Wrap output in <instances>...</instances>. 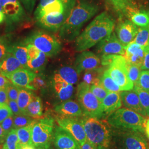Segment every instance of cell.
I'll use <instances>...</instances> for the list:
<instances>
[{"label":"cell","mask_w":149,"mask_h":149,"mask_svg":"<svg viewBox=\"0 0 149 149\" xmlns=\"http://www.w3.org/2000/svg\"><path fill=\"white\" fill-rule=\"evenodd\" d=\"M145 55V47L132 42L125 47L124 58L128 64H133L141 68Z\"/></svg>","instance_id":"cell-23"},{"label":"cell","mask_w":149,"mask_h":149,"mask_svg":"<svg viewBox=\"0 0 149 149\" xmlns=\"http://www.w3.org/2000/svg\"><path fill=\"white\" fill-rule=\"evenodd\" d=\"M52 84L56 95L59 100L65 101L70 99L73 95L74 88L71 85L61 79L57 74H54Z\"/></svg>","instance_id":"cell-21"},{"label":"cell","mask_w":149,"mask_h":149,"mask_svg":"<svg viewBox=\"0 0 149 149\" xmlns=\"http://www.w3.org/2000/svg\"><path fill=\"white\" fill-rule=\"evenodd\" d=\"M80 148L81 149H98L97 146L95 144L91 143L88 140H86L84 144L80 145Z\"/></svg>","instance_id":"cell-51"},{"label":"cell","mask_w":149,"mask_h":149,"mask_svg":"<svg viewBox=\"0 0 149 149\" xmlns=\"http://www.w3.org/2000/svg\"><path fill=\"white\" fill-rule=\"evenodd\" d=\"M5 89L8 99L17 101L19 95V87L13 85L11 82L6 87Z\"/></svg>","instance_id":"cell-42"},{"label":"cell","mask_w":149,"mask_h":149,"mask_svg":"<svg viewBox=\"0 0 149 149\" xmlns=\"http://www.w3.org/2000/svg\"><path fill=\"white\" fill-rule=\"evenodd\" d=\"M26 115L13 116L14 129L23 128L32 124L35 119Z\"/></svg>","instance_id":"cell-36"},{"label":"cell","mask_w":149,"mask_h":149,"mask_svg":"<svg viewBox=\"0 0 149 149\" xmlns=\"http://www.w3.org/2000/svg\"><path fill=\"white\" fill-rule=\"evenodd\" d=\"M36 74L27 69H21L16 71L6 77L15 85L34 91L32 87V81Z\"/></svg>","instance_id":"cell-18"},{"label":"cell","mask_w":149,"mask_h":149,"mask_svg":"<svg viewBox=\"0 0 149 149\" xmlns=\"http://www.w3.org/2000/svg\"></svg>","instance_id":"cell-62"},{"label":"cell","mask_w":149,"mask_h":149,"mask_svg":"<svg viewBox=\"0 0 149 149\" xmlns=\"http://www.w3.org/2000/svg\"><path fill=\"white\" fill-rule=\"evenodd\" d=\"M16 129H13L7 134L2 149H21Z\"/></svg>","instance_id":"cell-33"},{"label":"cell","mask_w":149,"mask_h":149,"mask_svg":"<svg viewBox=\"0 0 149 149\" xmlns=\"http://www.w3.org/2000/svg\"><path fill=\"white\" fill-rule=\"evenodd\" d=\"M148 47L149 48V43H148Z\"/></svg>","instance_id":"cell-59"},{"label":"cell","mask_w":149,"mask_h":149,"mask_svg":"<svg viewBox=\"0 0 149 149\" xmlns=\"http://www.w3.org/2000/svg\"><path fill=\"white\" fill-rule=\"evenodd\" d=\"M21 149H36L32 145H27L21 146Z\"/></svg>","instance_id":"cell-56"},{"label":"cell","mask_w":149,"mask_h":149,"mask_svg":"<svg viewBox=\"0 0 149 149\" xmlns=\"http://www.w3.org/2000/svg\"><path fill=\"white\" fill-rule=\"evenodd\" d=\"M101 60L95 54L90 51H84L77 56L75 61V69L79 74L84 71L100 67Z\"/></svg>","instance_id":"cell-14"},{"label":"cell","mask_w":149,"mask_h":149,"mask_svg":"<svg viewBox=\"0 0 149 149\" xmlns=\"http://www.w3.org/2000/svg\"><path fill=\"white\" fill-rule=\"evenodd\" d=\"M10 53L19 61L25 69H27L28 49L26 43L23 42L12 44Z\"/></svg>","instance_id":"cell-27"},{"label":"cell","mask_w":149,"mask_h":149,"mask_svg":"<svg viewBox=\"0 0 149 149\" xmlns=\"http://www.w3.org/2000/svg\"><path fill=\"white\" fill-rule=\"evenodd\" d=\"M14 116L8 104L0 106V124L7 118Z\"/></svg>","instance_id":"cell-44"},{"label":"cell","mask_w":149,"mask_h":149,"mask_svg":"<svg viewBox=\"0 0 149 149\" xmlns=\"http://www.w3.org/2000/svg\"><path fill=\"white\" fill-rule=\"evenodd\" d=\"M81 121L85 131L87 140L97 147H108L111 140V133L105 123L99 118L87 116Z\"/></svg>","instance_id":"cell-5"},{"label":"cell","mask_w":149,"mask_h":149,"mask_svg":"<svg viewBox=\"0 0 149 149\" xmlns=\"http://www.w3.org/2000/svg\"><path fill=\"white\" fill-rule=\"evenodd\" d=\"M98 149H106L107 148H104V147H101V146H98L97 147Z\"/></svg>","instance_id":"cell-57"},{"label":"cell","mask_w":149,"mask_h":149,"mask_svg":"<svg viewBox=\"0 0 149 149\" xmlns=\"http://www.w3.org/2000/svg\"><path fill=\"white\" fill-rule=\"evenodd\" d=\"M122 101L127 108L147 117V114L142 106L137 93L134 90L123 91L120 93Z\"/></svg>","instance_id":"cell-20"},{"label":"cell","mask_w":149,"mask_h":149,"mask_svg":"<svg viewBox=\"0 0 149 149\" xmlns=\"http://www.w3.org/2000/svg\"><path fill=\"white\" fill-rule=\"evenodd\" d=\"M36 120L26 127L16 129L21 146L32 145V128Z\"/></svg>","instance_id":"cell-30"},{"label":"cell","mask_w":149,"mask_h":149,"mask_svg":"<svg viewBox=\"0 0 149 149\" xmlns=\"http://www.w3.org/2000/svg\"><path fill=\"white\" fill-rule=\"evenodd\" d=\"M90 90L93 95L96 96L97 98L101 103L109 92L100 84L91 85Z\"/></svg>","instance_id":"cell-40"},{"label":"cell","mask_w":149,"mask_h":149,"mask_svg":"<svg viewBox=\"0 0 149 149\" xmlns=\"http://www.w3.org/2000/svg\"><path fill=\"white\" fill-rule=\"evenodd\" d=\"M24 42L33 44L48 57L58 55L62 49V45L59 39L53 34L42 30L32 33Z\"/></svg>","instance_id":"cell-7"},{"label":"cell","mask_w":149,"mask_h":149,"mask_svg":"<svg viewBox=\"0 0 149 149\" xmlns=\"http://www.w3.org/2000/svg\"><path fill=\"white\" fill-rule=\"evenodd\" d=\"M104 71L103 69L100 68V67L94 69L86 71L83 77L84 82L90 86L94 84H99L102 75Z\"/></svg>","instance_id":"cell-31"},{"label":"cell","mask_w":149,"mask_h":149,"mask_svg":"<svg viewBox=\"0 0 149 149\" xmlns=\"http://www.w3.org/2000/svg\"><path fill=\"white\" fill-rule=\"evenodd\" d=\"M107 70L121 91L133 90L134 85L128 76L127 63L124 56L115 55Z\"/></svg>","instance_id":"cell-9"},{"label":"cell","mask_w":149,"mask_h":149,"mask_svg":"<svg viewBox=\"0 0 149 149\" xmlns=\"http://www.w3.org/2000/svg\"><path fill=\"white\" fill-rule=\"evenodd\" d=\"M76 0H56L42 8L36 10L34 17L38 25L52 32L60 30L70 16Z\"/></svg>","instance_id":"cell-2"},{"label":"cell","mask_w":149,"mask_h":149,"mask_svg":"<svg viewBox=\"0 0 149 149\" xmlns=\"http://www.w3.org/2000/svg\"><path fill=\"white\" fill-rule=\"evenodd\" d=\"M28 49L27 69L36 74L40 72L47 63V56L31 44H26Z\"/></svg>","instance_id":"cell-13"},{"label":"cell","mask_w":149,"mask_h":149,"mask_svg":"<svg viewBox=\"0 0 149 149\" xmlns=\"http://www.w3.org/2000/svg\"><path fill=\"white\" fill-rule=\"evenodd\" d=\"M134 90L137 93L140 101L146 112L147 116L149 117V92L140 88L136 86H134Z\"/></svg>","instance_id":"cell-35"},{"label":"cell","mask_w":149,"mask_h":149,"mask_svg":"<svg viewBox=\"0 0 149 149\" xmlns=\"http://www.w3.org/2000/svg\"><path fill=\"white\" fill-rule=\"evenodd\" d=\"M115 21L106 12H102L76 38L74 48L76 52H82L94 47L113 32Z\"/></svg>","instance_id":"cell-1"},{"label":"cell","mask_w":149,"mask_h":149,"mask_svg":"<svg viewBox=\"0 0 149 149\" xmlns=\"http://www.w3.org/2000/svg\"><path fill=\"white\" fill-rule=\"evenodd\" d=\"M127 70L128 76L135 85L137 83L140 74V67L135 65L127 63Z\"/></svg>","instance_id":"cell-41"},{"label":"cell","mask_w":149,"mask_h":149,"mask_svg":"<svg viewBox=\"0 0 149 149\" xmlns=\"http://www.w3.org/2000/svg\"><path fill=\"white\" fill-rule=\"evenodd\" d=\"M98 7L86 1L76 4L67 20L59 30V37L65 42H69L77 37L82 27L96 15Z\"/></svg>","instance_id":"cell-3"},{"label":"cell","mask_w":149,"mask_h":149,"mask_svg":"<svg viewBox=\"0 0 149 149\" xmlns=\"http://www.w3.org/2000/svg\"></svg>","instance_id":"cell-61"},{"label":"cell","mask_w":149,"mask_h":149,"mask_svg":"<svg viewBox=\"0 0 149 149\" xmlns=\"http://www.w3.org/2000/svg\"><path fill=\"white\" fill-rule=\"evenodd\" d=\"M144 130L146 136H149V119H146L144 124Z\"/></svg>","instance_id":"cell-54"},{"label":"cell","mask_w":149,"mask_h":149,"mask_svg":"<svg viewBox=\"0 0 149 149\" xmlns=\"http://www.w3.org/2000/svg\"><path fill=\"white\" fill-rule=\"evenodd\" d=\"M146 119L128 108H119L108 118V122L115 128L132 130L144 133Z\"/></svg>","instance_id":"cell-4"},{"label":"cell","mask_w":149,"mask_h":149,"mask_svg":"<svg viewBox=\"0 0 149 149\" xmlns=\"http://www.w3.org/2000/svg\"><path fill=\"white\" fill-rule=\"evenodd\" d=\"M8 106L10 108V109L13 113V115L17 116V115H23L21 111L18 106L17 102L13 100H11L8 99Z\"/></svg>","instance_id":"cell-46"},{"label":"cell","mask_w":149,"mask_h":149,"mask_svg":"<svg viewBox=\"0 0 149 149\" xmlns=\"http://www.w3.org/2000/svg\"><path fill=\"white\" fill-rule=\"evenodd\" d=\"M25 115L33 118H38L43 115V104L40 98L34 93L26 109Z\"/></svg>","instance_id":"cell-26"},{"label":"cell","mask_w":149,"mask_h":149,"mask_svg":"<svg viewBox=\"0 0 149 149\" xmlns=\"http://www.w3.org/2000/svg\"><path fill=\"white\" fill-rule=\"evenodd\" d=\"M149 40V26L139 27L137 34L132 42L138 44L139 45L145 47L148 46Z\"/></svg>","instance_id":"cell-34"},{"label":"cell","mask_w":149,"mask_h":149,"mask_svg":"<svg viewBox=\"0 0 149 149\" xmlns=\"http://www.w3.org/2000/svg\"><path fill=\"white\" fill-rule=\"evenodd\" d=\"M54 138V119L36 120L32 128V145L36 149H49Z\"/></svg>","instance_id":"cell-8"},{"label":"cell","mask_w":149,"mask_h":149,"mask_svg":"<svg viewBox=\"0 0 149 149\" xmlns=\"http://www.w3.org/2000/svg\"><path fill=\"white\" fill-rule=\"evenodd\" d=\"M2 128L5 130L6 133H9L12 129H14L13 125V116L7 118L0 124Z\"/></svg>","instance_id":"cell-45"},{"label":"cell","mask_w":149,"mask_h":149,"mask_svg":"<svg viewBox=\"0 0 149 149\" xmlns=\"http://www.w3.org/2000/svg\"><path fill=\"white\" fill-rule=\"evenodd\" d=\"M123 14L138 27L149 26V11L141 10L134 3L128 6Z\"/></svg>","instance_id":"cell-19"},{"label":"cell","mask_w":149,"mask_h":149,"mask_svg":"<svg viewBox=\"0 0 149 149\" xmlns=\"http://www.w3.org/2000/svg\"><path fill=\"white\" fill-rule=\"evenodd\" d=\"M96 50L101 56L125 54V47L114 32L97 44Z\"/></svg>","instance_id":"cell-10"},{"label":"cell","mask_w":149,"mask_h":149,"mask_svg":"<svg viewBox=\"0 0 149 149\" xmlns=\"http://www.w3.org/2000/svg\"><path fill=\"white\" fill-rule=\"evenodd\" d=\"M54 110L59 117H78L84 114L79 103L72 100L63 102Z\"/></svg>","instance_id":"cell-22"},{"label":"cell","mask_w":149,"mask_h":149,"mask_svg":"<svg viewBox=\"0 0 149 149\" xmlns=\"http://www.w3.org/2000/svg\"><path fill=\"white\" fill-rule=\"evenodd\" d=\"M0 11H2V7L1 5H0Z\"/></svg>","instance_id":"cell-58"},{"label":"cell","mask_w":149,"mask_h":149,"mask_svg":"<svg viewBox=\"0 0 149 149\" xmlns=\"http://www.w3.org/2000/svg\"><path fill=\"white\" fill-rule=\"evenodd\" d=\"M100 84L109 92H119V91H121L119 86L109 74L108 70H104L103 72L100 79Z\"/></svg>","instance_id":"cell-32"},{"label":"cell","mask_w":149,"mask_h":149,"mask_svg":"<svg viewBox=\"0 0 149 149\" xmlns=\"http://www.w3.org/2000/svg\"><path fill=\"white\" fill-rule=\"evenodd\" d=\"M12 43L5 36H0V61L11 52Z\"/></svg>","instance_id":"cell-37"},{"label":"cell","mask_w":149,"mask_h":149,"mask_svg":"<svg viewBox=\"0 0 149 149\" xmlns=\"http://www.w3.org/2000/svg\"><path fill=\"white\" fill-rule=\"evenodd\" d=\"M23 68H24L19 61L11 53L8 54L0 61V74L5 76Z\"/></svg>","instance_id":"cell-25"},{"label":"cell","mask_w":149,"mask_h":149,"mask_svg":"<svg viewBox=\"0 0 149 149\" xmlns=\"http://www.w3.org/2000/svg\"><path fill=\"white\" fill-rule=\"evenodd\" d=\"M55 1L56 0H40L39 3L38 5L36 10L41 9V8H43L44 7H45V6L48 5V4H49L50 3H52Z\"/></svg>","instance_id":"cell-52"},{"label":"cell","mask_w":149,"mask_h":149,"mask_svg":"<svg viewBox=\"0 0 149 149\" xmlns=\"http://www.w3.org/2000/svg\"><path fill=\"white\" fill-rule=\"evenodd\" d=\"M147 137H148V139H149V136H147Z\"/></svg>","instance_id":"cell-60"},{"label":"cell","mask_w":149,"mask_h":149,"mask_svg":"<svg viewBox=\"0 0 149 149\" xmlns=\"http://www.w3.org/2000/svg\"><path fill=\"white\" fill-rule=\"evenodd\" d=\"M33 93L31 90L19 87V95L17 102L23 115H25L26 109L32 100Z\"/></svg>","instance_id":"cell-29"},{"label":"cell","mask_w":149,"mask_h":149,"mask_svg":"<svg viewBox=\"0 0 149 149\" xmlns=\"http://www.w3.org/2000/svg\"><path fill=\"white\" fill-rule=\"evenodd\" d=\"M67 83L74 85L78 81L79 75L76 70L70 66H64L55 72Z\"/></svg>","instance_id":"cell-28"},{"label":"cell","mask_w":149,"mask_h":149,"mask_svg":"<svg viewBox=\"0 0 149 149\" xmlns=\"http://www.w3.org/2000/svg\"><path fill=\"white\" fill-rule=\"evenodd\" d=\"M11 82L6 76L0 74V88H5Z\"/></svg>","instance_id":"cell-50"},{"label":"cell","mask_w":149,"mask_h":149,"mask_svg":"<svg viewBox=\"0 0 149 149\" xmlns=\"http://www.w3.org/2000/svg\"><path fill=\"white\" fill-rule=\"evenodd\" d=\"M142 133L139 131L129 130L123 134L122 140L124 149H149Z\"/></svg>","instance_id":"cell-17"},{"label":"cell","mask_w":149,"mask_h":149,"mask_svg":"<svg viewBox=\"0 0 149 149\" xmlns=\"http://www.w3.org/2000/svg\"><path fill=\"white\" fill-rule=\"evenodd\" d=\"M0 5L7 23H19L23 19L25 12L18 0H0Z\"/></svg>","instance_id":"cell-12"},{"label":"cell","mask_w":149,"mask_h":149,"mask_svg":"<svg viewBox=\"0 0 149 149\" xmlns=\"http://www.w3.org/2000/svg\"><path fill=\"white\" fill-rule=\"evenodd\" d=\"M138 27L130 20H124L118 23L116 27V34L124 47L132 43L138 31Z\"/></svg>","instance_id":"cell-16"},{"label":"cell","mask_w":149,"mask_h":149,"mask_svg":"<svg viewBox=\"0 0 149 149\" xmlns=\"http://www.w3.org/2000/svg\"><path fill=\"white\" fill-rule=\"evenodd\" d=\"M22 3L27 8V11L29 12H31L34 6L35 5L36 0H21Z\"/></svg>","instance_id":"cell-49"},{"label":"cell","mask_w":149,"mask_h":149,"mask_svg":"<svg viewBox=\"0 0 149 149\" xmlns=\"http://www.w3.org/2000/svg\"><path fill=\"white\" fill-rule=\"evenodd\" d=\"M6 20V16L3 11H0V24Z\"/></svg>","instance_id":"cell-55"},{"label":"cell","mask_w":149,"mask_h":149,"mask_svg":"<svg viewBox=\"0 0 149 149\" xmlns=\"http://www.w3.org/2000/svg\"><path fill=\"white\" fill-rule=\"evenodd\" d=\"M76 117H59L57 118V123L61 128L68 132L77 141L82 145L87 140L84 128L79 120Z\"/></svg>","instance_id":"cell-11"},{"label":"cell","mask_w":149,"mask_h":149,"mask_svg":"<svg viewBox=\"0 0 149 149\" xmlns=\"http://www.w3.org/2000/svg\"><path fill=\"white\" fill-rule=\"evenodd\" d=\"M140 69L142 70H149V48L148 46L145 47L144 60Z\"/></svg>","instance_id":"cell-47"},{"label":"cell","mask_w":149,"mask_h":149,"mask_svg":"<svg viewBox=\"0 0 149 149\" xmlns=\"http://www.w3.org/2000/svg\"><path fill=\"white\" fill-rule=\"evenodd\" d=\"M53 139L58 149H81L80 144L72 135L60 127L55 129Z\"/></svg>","instance_id":"cell-15"},{"label":"cell","mask_w":149,"mask_h":149,"mask_svg":"<svg viewBox=\"0 0 149 149\" xmlns=\"http://www.w3.org/2000/svg\"><path fill=\"white\" fill-rule=\"evenodd\" d=\"M77 100L83 113L87 117L101 118L104 113L103 111L101 102L91 92L90 85L82 82L77 89Z\"/></svg>","instance_id":"cell-6"},{"label":"cell","mask_w":149,"mask_h":149,"mask_svg":"<svg viewBox=\"0 0 149 149\" xmlns=\"http://www.w3.org/2000/svg\"><path fill=\"white\" fill-rule=\"evenodd\" d=\"M8 98L5 88H0V106L8 104Z\"/></svg>","instance_id":"cell-48"},{"label":"cell","mask_w":149,"mask_h":149,"mask_svg":"<svg viewBox=\"0 0 149 149\" xmlns=\"http://www.w3.org/2000/svg\"><path fill=\"white\" fill-rule=\"evenodd\" d=\"M112 4L114 6L116 10L120 12V13H123L125 8L129 6L132 5L133 3L132 0H110Z\"/></svg>","instance_id":"cell-43"},{"label":"cell","mask_w":149,"mask_h":149,"mask_svg":"<svg viewBox=\"0 0 149 149\" xmlns=\"http://www.w3.org/2000/svg\"><path fill=\"white\" fill-rule=\"evenodd\" d=\"M134 86L149 92V70H142L141 71L138 81Z\"/></svg>","instance_id":"cell-39"},{"label":"cell","mask_w":149,"mask_h":149,"mask_svg":"<svg viewBox=\"0 0 149 149\" xmlns=\"http://www.w3.org/2000/svg\"><path fill=\"white\" fill-rule=\"evenodd\" d=\"M7 134L6 133L5 131L2 128L0 125V144H2L5 142L6 139L7 137Z\"/></svg>","instance_id":"cell-53"},{"label":"cell","mask_w":149,"mask_h":149,"mask_svg":"<svg viewBox=\"0 0 149 149\" xmlns=\"http://www.w3.org/2000/svg\"><path fill=\"white\" fill-rule=\"evenodd\" d=\"M31 85L34 91L44 90L47 87V82L44 74L40 72L36 74Z\"/></svg>","instance_id":"cell-38"},{"label":"cell","mask_w":149,"mask_h":149,"mask_svg":"<svg viewBox=\"0 0 149 149\" xmlns=\"http://www.w3.org/2000/svg\"><path fill=\"white\" fill-rule=\"evenodd\" d=\"M101 103L104 114H111L122 107V101L120 93L109 92Z\"/></svg>","instance_id":"cell-24"}]
</instances>
